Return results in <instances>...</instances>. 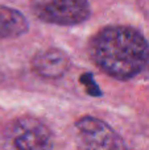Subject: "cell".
I'll return each mask as SVG.
<instances>
[{
  "instance_id": "5",
  "label": "cell",
  "mask_w": 149,
  "mask_h": 150,
  "mask_svg": "<svg viewBox=\"0 0 149 150\" xmlns=\"http://www.w3.org/2000/svg\"><path fill=\"white\" fill-rule=\"evenodd\" d=\"M32 69L44 79H60L70 69V58L62 50L49 47L33 55Z\"/></svg>"
},
{
  "instance_id": "1",
  "label": "cell",
  "mask_w": 149,
  "mask_h": 150,
  "mask_svg": "<svg viewBox=\"0 0 149 150\" xmlns=\"http://www.w3.org/2000/svg\"><path fill=\"white\" fill-rule=\"evenodd\" d=\"M89 53L103 73L126 80L140 74L148 65L149 42L132 26L110 25L91 38Z\"/></svg>"
},
{
  "instance_id": "3",
  "label": "cell",
  "mask_w": 149,
  "mask_h": 150,
  "mask_svg": "<svg viewBox=\"0 0 149 150\" xmlns=\"http://www.w3.org/2000/svg\"><path fill=\"white\" fill-rule=\"evenodd\" d=\"M75 129L82 150H128L121 136L98 117H81L75 122Z\"/></svg>"
},
{
  "instance_id": "2",
  "label": "cell",
  "mask_w": 149,
  "mask_h": 150,
  "mask_svg": "<svg viewBox=\"0 0 149 150\" xmlns=\"http://www.w3.org/2000/svg\"><path fill=\"white\" fill-rule=\"evenodd\" d=\"M32 11L38 20L60 26L79 25L91 16L89 0H37Z\"/></svg>"
},
{
  "instance_id": "4",
  "label": "cell",
  "mask_w": 149,
  "mask_h": 150,
  "mask_svg": "<svg viewBox=\"0 0 149 150\" xmlns=\"http://www.w3.org/2000/svg\"><path fill=\"white\" fill-rule=\"evenodd\" d=\"M8 138L15 150H53L52 130L40 120L20 117L9 125Z\"/></svg>"
},
{
  "instance_id": "6",
  "label": "cell",
  "mask_w": 149,
  "mask_h": 150,
  "mask_svg": "<svg viewBox=\"0 0 149 150\" xmlns=\"http://www.w3.org/2000/svg\"><path fill=\"white\" fill-rule=\"evenodd\" d=\"M28 30L29 23L20 11L0 5V38H17Z\"/></svg>"
},
{
  "instance_id": "7",
  "label": "cell",
  "mask_w": 149,
  "mask_h": 150,
  "mask_svg": "<svg viewBox=\"0 0 149 150\" xmlns=\"http://www.w3.org/2000/svg\"><path fill=\"white\" fill-rule=\"evenodd\" d=\"M81 83L83 84L84 90H86V92L89 93L90 96H94V98H96V96H102L103 92L102 90H100V87L98 86V83L94 80V75L91 73H84L81 75Z\"/></svg>"
}]
</instances>
